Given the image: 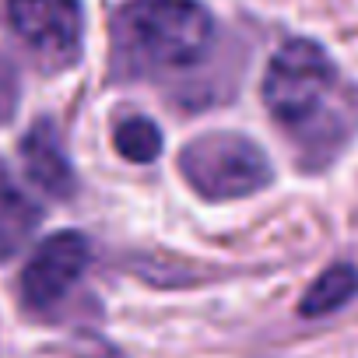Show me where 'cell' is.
Listing matches in <instances>:
<instances>
[{
    "label": "cell",
    "mask_w": 358,
    "mask_h": 358,
    "mask_svg": "<svg viewBox=\"0 0 358 358\" xmlns=\"http://www.w3.org/2000/svg\"><path fill=\"white\" fill-rule=\"evenodd\" d=\"M264 102L309 169L334 162L358 130L355 85L309 39H292L271 57Z\"/></svg>",
    "instance_id": "obj_1"
},
{
    "label": "cell",
    "mask_w": 358,
    "mask_h": 358,
    "mask_svg": "<svg viewBox=\"0 0 358 358\" xmlns=\"http://www.w3.org/2000/svg\"><path fill=\"white\" fill-rule=\"evenodd\" d=\"M215 39V18L197 0H127L113 18V74L123 81L187 71Z\"/></svg>",
    "instance_id": "obj_2"
},
{
    "label": "cell",
    "mask_w": 358,
    "mask_h": 358,
    "mask_svg": "<svg viewBox=\"0 0 358 358\" xmlns=\"http://www.w3.org/2000/svg\"><path fill=\"white\" fill-rule=\"evenodd\" d=\"M179 172L208 201H239L274 179L264 148L232 130H211L190 141L179 151Z\"/></svg>",
    "instance_id": "obj_3"
},
{
    "label": "cell",
    "mask_w": 358,
    "mask_h": 358,
    "mask_svg": "<svg viewBox=\"0 0 358 358\" xmlns=\"http://www.w3.org/2000/svg\"><path fill=\"white\" fill-rule=\"evenodd\" d=\"M15 36L46 64L71 67L81 53V4L78 0H8Z\"/></svg>",
    "instance_id": "obj_4"
},
{
    "label": "cell",
    "mask_w": 358,
    "mask_h": 358,
    "mask_svg": "<svg viewBox=\"0 0 358 358\" xmlns=\"http://www.w3.org/2000/svg\"><path fill=\"white\" fill-rule=\"evenodd\" d=\"M92 246L81 232H57L36 246L22 271V299L32 309L57 306L88 271Z\"/></svg>",
    "instance_id": "obj_5"
},
{
    "label": "cell",
    "mask_w": 358,
    "mask_h": 358,
    "mask_svg": "<svg viewBox=\"0 0 358 358\" xmlns=\"http://www.w3.org/2000/svg\"><path fill=\"white\" fill-rule=\"evenodd\" d=\"M22 158L29 179L46 190L50 197H71L74 194V169L67 162V151L60 144V134L50 120L32 123V130L22 137Z\"/></svg>",
    "instance_id": "obj_6"
},
{
    "label": "cell",
    "mask_w": 358,
    "mask_h": 358,
    "mask_svg": "<svg viewBox=\"0 0 358 358\" xmlns=\"http://www.w3.org/2000/svg\"><path fill=\"white\" fill-rule=\"evenodd\" d=\"M39 204L15 183L8 165L0 162V260H11L39 229Z\"/></svg>",
    "instance_id": "obj_7"
},
{
    "label": "cell",
    "mask_w": 358,
    "mask_h": 358,
    "mask_svg": "<svg viewBox=\"0 0 358 358\" xmlns=\"http://www.w3.org/2000/svg\"><path fill=\"white\" fill-rule=\"evenodd\" d=\"M355 295H358V271L351 264H334L309 285V292L299 302V313L302 316H327V313L348 306Z\"/></svg>",
    "instance_id": "obj_8"
},
{
    "label": "cell",
    "mask_w": 358,
    "mask_h": 358,
    "mask_svg": "<svg viewBox=\"0 0 358 358\" xmlns=\"http://www.w3.org/2000/svg\"><path fill=\"white\" fill-rule=\"evenodd\" d=\"M113 144L127 162L148 165L162 155V130L148 120V116H127L116 123L113 130Z\"/></svg>",
    "instance_id": "obj_9"
}]
</instances>
